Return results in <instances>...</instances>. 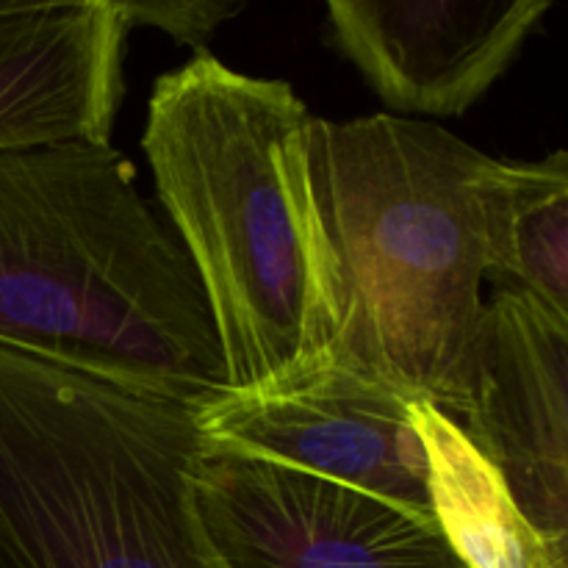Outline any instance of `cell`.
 I'll use <instances>...</instances> for the list:
<instances>
[{
  "instance_id": "cell-10",
  "label": "cell",
  "mask_w": 568,
  "mask_h": 568,
  "mask_svg": "<svg viewBox=\"0 0 568 568\" xmlns=\"http://www.w3.org/2000/svg\"><path fill=\"white\" fill-rule=\"evenodd\" d=\"M425 444L430 514L466 568H568V541L530 525L499 471L430 403H410Z\"/></svg>"
},
{
  "instance_id": "cell-2",
  "label": "cell",
  "mask_w": 568,
  "mask_h": 568,
  "mask_svg": "<svg viewBox=\"0 0 568 568\" xmlns=\"http://www.w3.org/2000/svg\"><path fill=\"white\" fill-rule=\"evenodd\" d=\"M0 347L192 408L225 392L192 261L111 142L0 153Z\"/></svg>"
},
{
  "instance_id": "cell-1",
  "label": "cell",
  "mask_w": 568,
  "mask_h": 568,
  "mask_svg": "<svg viewBox=\"0 0 568 568\" xmlns=\"http://www.w3.org/2000/svg\"><path fill=\"white\" fill-rule=\"evenodd\" d=\"M311 116L288 81L197 53L155 81L142 150L203 288L225 392L331 366L338 286L311 189Z\"/></svg>"
},
{
  "instance_id": "cell-4",
  "label": "cell",
  "mask_w": 568,
  "mask_h": 568,
  "mask_svg": "<svg viewBox=\"0 0 568 568\" xmlns=\"http://www.w3.org/2000/svg\"><path fill=\"white\" fill-rule=\"evenodd\" d=\"M194 408L0 347V568H220Z\"/></svg>"
},
{
  "instance_id": "cell-6",
  "label": "cell",
  "mask_w": 568,
  "mask_h": 568,
  "mask_svg": "<svg viewBox=\"0 0 568 568\" xmlns=\"http://www.w3.org/2000/svg\"><path fill=\"white\" fill-rule=\"evenodd\" d=\"M205 449L308 471L433 519L410 399L325 366L272 394L222 392L194 408Z\"/></svg>"
},
{
  "instance_id": "cell-8",
  "label": "cell",
  "mask_w": 568,
  "mask_h": 568,
  "mask_svg": "<svg viewBox=\"0 0 568 568\" xmlns=\"http://www.w3.org/2000/svg\"><path fill=\"white\" fill-rule=\"evenodd\" d=\"M552 3L331 0L333 44L392 111L466 114L508 72Z\"/></svg>"
},
{
  "instance_id": "cell-9",
  "label": "cell",
  "mask_w": 568,
  "mask_h": 568,
  "mask_svg": "<svg viewBox=\"0 0 568 568\" xmlns=\"http://www.w3.org/2000/svg\"><path fill=\"white\" fill-rule=\"evenodd\" d=\"M128 33L120 0H0V153L109 144Z\"/></svg>"
},
{
  "instance_id": "cell-5",
  "label": "cell",
  "mask_w": 568,
  "mask_h": 568,
  "mask_svg": "<svg viewBox=\"0 0 568 568\" xmlns=\"http://www.w3.org/2000/svg\"><path fill=\"white\" fill-rule=\"evenodd\" d=\"M192 494L220 568H466L436 519L270 460L203 447Z\"/></svg>"
},
{
  "instance_id": "cell-12",
  "label": "cell",
  "mask_w": 568,
  "mask_h": 568,
  "mask_svg": "<svg viewBox=\"0 0 568 568\" xmlns=\"http://www.w3.org/2000/svg\"><path fill=\"white\" fill-rule=\"evenodd\" d=\"M128 26H150L170 33L181 44L203 53L211 33L242 11V3L225 0H120Z\"/></svg>"
},
{
  "instance_id": "cell-3",
  "label": "cell",
  "mask_w": 568,
  "mask_h": 568,
  "mask_svg": "<svg viewBox=\"0 0 568 568\" xmlns=\"http://www.w3.org/2000/svg\"><path fill=\"white\" fill-rule=\"evenodd\" d=\"M494 155L394 114L311 125V189L338 286L331 366L466 414L483 325L477 183Z\"/></svg>"
},
{
  "instance_id": "cell-11",
  "label": "cell",
  "mask_w": 568,
  "mask_h": 568,
  "mask_svg": "<svg viewBox=\"0 0 568 568\" xmlns=\"http://www.w3.org/2000/svg\"><path fill=\"white\" fill-rule=\"evenodd\" d=\"M486 281L568 316V155L488 161L477 183Z\"/></svg>"
},
{
  "instance_id": "cell-7",
  "label": "cell",
  "mask_w": 568,
  "mask_h": 568,
  "mask_svg": "<svg viewBox=\"0 0 568 568\" xmlns=\"http://www.w3.org/2000/svg\"><path fill=\"white\" fill-rule=\"evenodd\" d=\"M458 427L530 525L568 541V316L494 292Z\"/></svg>"
}]
</instances>
